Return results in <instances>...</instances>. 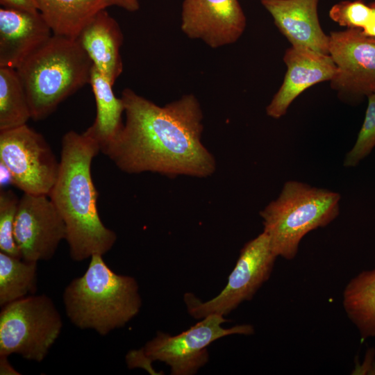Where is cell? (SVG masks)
Masks as SVG:
<instances>
[{
	"mask_svg": "<svg viewBox=\"0 0 375 375\" xmlns=\"http://www.w3.org/2000/svg\"><path fill=\"white\" fill-rule=\"evenodd\" d=\"M1 167V189L8 183L12 184L11 175L8 169L1 163H0Z\"/></svg>",
	"mask_w": 375,
	"mask_h": 375,
	"instance_id": "obj_30",
	"label": "cell"
},
{
	"mask_svg": "<svg viewBox=\"0 0 375 375\" xmlns=\"http://www.w3.org/2000/svg\"><path fill=\"white\" fill-rule=\"evenodd\" d=\"M369 10L360 30L363 33L375 37V1L369 3Z\"/></svg>",
	"mask_w": 375,
	"mask_h": 375,
	"instance_id": "obj_27",
	"label": "cell"
},
{
	"mask_svg": "<svg viewBox=\"0 0 375 375\" xmlns=\"http://www.w3.org/2000/svg\"><path fill=\"white\" fill-rule=\"evenodd\" d=\"M2 8L28 12L39 11L37 0H0Z\"/></svg>",
	"mask_w": 375,
	"mask_h": 375,
	"instance_id": "obj_26",
	"label": "cell"
},
{
	"mask_svg": "<svg viewBox=\"0 0 375 375\" xmlns=\"http://www.w3.org/2000/svg\"><path fill=\"white\" fill-rule=\"evenodd\" d=\"M276 258L269 237L262 232L244 245L225 288L216 297L203 301L193 293L184 294L188 312L196 319L212 314L228 315L242 302L253 299L269 278Z\"/></svg>",
	"mask_w": 375,
	"mask_h": 375,
	"instance_id": "obj_7",
	"label": "cell"
},
{
	"mask_svg": "<svg viewBox=\"0 0 375 375\" xmlns=\"http://www.w3.org/2000/svg\"><path fill=\"white\" fill-rule=\"evenodd\" d=\"M53 35L76 40L89 22L112 0H37Z\"/></svg>",
	"mask_w": 375,
	"mask_h": 375,
	"instance_id": "obj_17",
	"label": "cell"
},
{
	"mask_svg": "<svg viewBox=\"0 0 375 375\" xmlns=\"http://www.w3.org/2000/svg\"><path fill=\"white\" fill-rule=\"evenodd\" d=\"M126 362L130 369L141 367L151 374H158L152 368V362L147 357L142 348L130 351L126 356Z\"/></svg>",
	"mask_w": 375,
	"mask_h": 375,
	"instance_id": "obj_25",
	"label": "cell"
},
{
	"mask_svg": "<svg viewBox=\"0 0 375 375\" xmlns=\"http://www.w3.org/2000/svg\"><path fill=\"white\" fill-rule=\"evenodd\" d=\"M53 33L40 11L0 9V67L17 69Z\"/></svg>",
	"mask_w": 375,
	"mask_h": 375,
	"instance_id": "obj_14",
	"label": "cell"
},
{
	"mask_svg": "<svg viewBox=\"0 0 375 375\" xmlns=\"http://www.w3.org/2000/svg\"><path fill=\"white\" fill-rule=\"evenodd\" d=\"M0 374L19 375V373L8 360V356H0Z\"/></svg>",
	"mask_w": 375,
	"mask_h": 375,
	"instance_id": "obj_28",
	"label": "cell"
},
{
	"mask_svg": "<svg viewBox=\"0 0 375 375\" xmlns=\"http://www.w3.org/2000/svg\"><path fill=\"white\" fill-rule=\"evenodd\" d=\"M340 201L338 192L300 181L285 182L278 197L260 212L263 232L277 257L294 259L306 234L338 217Z\"/></svg>",
	"mask_w": 375,
	"mask_h": 375,
	"instance_id": "obj_5",
	"label": "cell"
},
{
	"mask_svg": "<svg viewBox=\"0 0 375 375\" xmlns=\"http://www.w3.org/2000/svg\"><path fill=\"white\" fill-rule=\"evenodd\" d=\"M19 199L11 190L0 192V251L22 258L14 237V226Z\"/></svg>",
	"mask_w": 375,
	"mask_h": 375,
	"instance_id": "obj_22",
	"label": "cell"
},
{
	"mask_svg": "<svg viewBox=\"0 0 375 375\" xmlns=\"http://www.w3.org/2000/svg\"><path fill=\"white\" fill-rule=\"evenodd\" d=\"M224 316L209 315L176 335L162 331L142 347L153 362L160 361L170 368L172 375H193L209 360L207 347L215 340L231 335H249L254 333L251 324H240L225 328Z\"/></svg>",
	"mask_w": 375,
	"mask_h": 375,
	"instance_id": "obj_8",
	"label": "cell"
},
{
	"mask_svg": "<svg viewBox=\"0 0 375 375\" xmlns=\"http://www.w3.org/2000/svg\"><path fill=\"white\" fill-rule=\"evenodd\" d=\"M328 35V54L337 67L331 88L349 103L375 93V37L356 28L331 31Z\"/></svg>",
	"mask_w": 375,
	"mask_h": 375,
	"instance_id": "obj_10",
	"label": "cell"
},
{
	"mask_svg": "<svg viewBox=\"0 0 375 375\" xmlns=\"http://www.w3.org/2000/svg\"><path fill=\"white\" fill-rule=\"evenodd\" d=\"M283 60L287 67L283 81L266 107L267 115L274 119L284 116L294 100L306 89L331 81L337 74L329 54L308 48L291 45Z\"/></svg>",
	"mask_w": 375,
	"mask_h": 375,
	"instance_id": "obj_13",
	"label": "cell"
},
{
	"mask_svg": "<svg viewBox=\"0 0 375 375\" xmlns=\"http://www.w3.org/2000/svg\"><path fill=\"white\" fill-rule=\"evenodd\" d=\"M90 84L96 102V117L83 133L94 139L101 151L122 129L124 106L122 98L115 96L113 85L94 67Z\"/></svg>",
	"mask_w": 375,
	"mask_h": 375,
	"instance_id": "obj_18",
	"label": "cell"
},
{
	"mask_svg": "<svg viewBox=\"0 0 375 375\" xmlns=\"http://www.w3.org/2000/svg\"><path fill=\"white\" fill-rule=\"evenodd\" d=\"M37 264L0 251L1 307L35 292Z\"/></svg>",
	"mask_w": 375,
	"mask_h": 375,
	"instance_id": "obj_20",
	"label": "cell"
},
{
	"mask_svg": "<svg viewBox=\"0 0 375 375\" xmlns=\"http://www.w3.org/2000/svg\"><path fill=\"white\" fill-rule=\"evenodd\" d=\"M30 106L16 69L0 67V131L26 124Z\"/></svg>",
	"mask_w": 375,
	"mask_h": 375,
	"instance_id": "obj_21",
	"label": "cell"
},
{
	"mask_svg": "<svg viewBox=\"0 0 375 375\" xmlns=\"http://www.w3.org/2000/svg\"><path fill=\"white\" fill-rule=\"evenodd\" d=\"M121 98L125 123L101 150L120 170L168 176L214 173L215 160L201 142L203 112L195 96L186 94L160 106L126 88Z\"/></svg>",
	"mask_w": 375,
	"mask_h": 375,
	"instance_id": "obj_1",
	"label": "cell"
},
{
	"mask_svg": "<svg viewBox=\"0 0 375 375\" xmlns=\"http://www.w3.org/2000/svg\"><path fill=\"white\" fill-rule=\"evenodd\" d=\"M94 67L114 85L123 71L120 49L123 34L106 9L98 12L76 39Z\"/></svg>",
	"mask_w": 375,
	"mask_h": 375,
	"instance_id": "obj_16",
	"label": "cell"
},
{
	"mask_svg": "<svg viewBox=\"0 0 375 375\" xmlns=\"http://www.w3.org/2000/svg\"><path fill=\"white\" fill-rule=\"evenodd\" d=\"M363 124L353 148L346 155L344 166L351 167L368 156L375 147V93L367 97Z\"/></svg>",
	"mask_w": 375,
	"mask_h": 375,
	"instance_id": "obj_23",
	"label": "cell"
},
{
	"mask_svg": "<svg viewBox=\"0 0 375 375\" xmlns=\"http://www.w3.org/2000/svg\"><path fill=\"white\" fill-rule=\"evenodd\" d=\"M292 46L328 54L329 35L321 27L319 0H260Z\"/></svg>",
	"mask_w": 375,
	"mask_h": 375,
	"instance_id": "obj_15",
	"label": "cell"
},
{
	"mask_svg": "<svg viewBox=\"0 0 375 375\" xmlns=\"http://www.w3.org/2000/svg\"><path fill=\"white\" fill-rule=\"evenodd\" d=\"M14 237L23 260L38 262L52 258L66 240L67 228L48 195L24 193L19 198Z\"/></svg>",
	"mask_w": 375,
	"mask_h": 375,
	"instance_id": "obj_11",
	"label": "cell"
},
{
	"mask_svg": "<svg viewBox=\"0 0 375 375\" xmlns=\"http://www.w3.org/2000/svg\"><path fill=\"white\" fill-rule=\"evenodd\" d=\"M114 6L120 7L126 10L134 12L139 9L138 0H112Z\"/></svg>",
	"mask_w": 375,
	"mask_h": 375,
	"instance_id": "obj_29",
	"label": "cell"
},
{
	"mask_svg": "<svg viewBox=\"0 0 375 375\" xmlns=\"http://www.w3.org/2000/svg\"><path fill=\"white\" fill-rule=\"evenodd\" d=\"M247 18L238 0H184L181 28L191 39L211 48L237 42L244 32Z\"/></svg>",
	"mask_w": 375,
	"mask_h": 375,
	"instance_id": "obj_12",
	"label": "cell"
},
{
	"mask_svg": "<svg viewBox=\"0 0 375 375\" xmlns=\"http://www.w3.org/2000/svg\"><path fill=\"white\" fill-rule=\"evenodd\" d=\"M94 65L77 40L52 36L17 69L31 119L42 120L86 84Z\"/></svg>",
	"mask_w": 375,
	"mask_h": 375,
	"instance_id": "obj_4",
	"label": "cell"
},
{
	"mask_svg": "<svg viewBox=\"0 0 375 375\" xmlns=\"http://www.w3.org/2000/svg\"><path fill=\"white\" fill-rule=\"evenodd\" d=\"M369 6L363 0H345L335 3L330 9V18L347 28L360 29L363 26Z\"/></svg>",
	"mask_w": 375,
	"mask_h": 375,
	"instance_id": "obj_24",
	"label": "cell"
},
{
	"mask_svg": "<svg viewBox=\"0 0 375 375\" xmlns=\"http://www.w3.org/2000/svg\"><path fill=\"white\" fill-rule=\"evenodd\" d=\"M62 301L74 326L102 336L124 326L142 305L136 279L113 272L99 254L92 255L85 273L67 285Z\"/></svg>",
	"mask_w": 375,
	"mask_h": 375,
	"instance_id": "obj_3",
	"label": "cell"
},
{
	"mask_svg": "<svg viewBox=\"0 0 375 375\" xmlns=\"http://www.w3.org/2000/svg\"><path fill=\"white\" fill-rule=\"evenodd\" d=\"M0 356L42 362L58 338L62 321L52 299L31 294L1 307Z\"/></svg>",
	"mask_w": 375,
	"mask_h": 375,
	"instance_id": "obj_6",
	"label": "cell"
},
{
	"mask_svg": "<svg viewBox=\"0 0 375 375\" xmlns=\"http://www.w3.org/2000/svg\"><path fill=\"white\" fill-rule=\"evenodd\" d=\"M342 306L362 340L375 337V268L349 281L343 291Z\"/></svg>",
	"mask_w": 375,
	"mask_h": 375,
	"instance_id": "obj_19",
	"label": "cell"
},
{
	"mask_svg": "<svg viewBox=\"0 0 375 375\" xmlns=\"http://www.w3.org/2000/svg\"><path fill=\"white\" fill-rule=\"evenodd\" d=\"M0 163L24 193L48 196L60 167L44 136L27 124L0 131Z\"/></svg>",
	"mask_w": 375,
	"mask_h": 375,
	"instance_id": "obj_9",
	"label": "cell"
},
{
	"mask_svg": "<svg viewBox=\"0 0 375 375\" xmlns=\"http://www.w3.org/2000/svg\"><path fill=\"white\" fill-rule=\"evenodd\" d=\"M61 146L59 172L49 197L65 222L70 257L81 262L108 252L117 235L104 225L97 208L91 166L99 144L83 133L69 131Z\"/></svg>",
	"mask_w": 375,
	"mask_h": 375,
	"instance_id": "obj_2",
	"label": "cell"
}]
</instances>
